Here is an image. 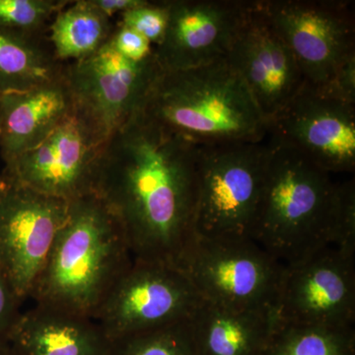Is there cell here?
I'll list each match as a JSON object with an SVG mask.
<instances>
[{"label":"cell","instance_id":"2","mask_svg":"<svg viewBox=\"0 0 355 355\" xmlns=\"http://www.w3.org/2000/svg\"><path fill=\"white\" fill-rule=\"evenodd\" d=\"M268 139L252 240L289 265L331 247L340 183L295 147L275 135Z\"/></svg>","mask_w":355,"mask_h":355},{"label":"cell","instance_id":"13","mask_svg":"<svg viewBox=\"0 0 355 355\" xmlns=\"http://www.w3.org/2000/svg\"><path fill=\"white\" fill-rule=\"evenodd\" d=\"M275 135L324 171L345 174L355 169V105L306 83L272 121Z\"/></svg>","mask_w":355,"mask_h":355},{"label":"cell","instance_id":"16","mask_svg":"<svg viewBox=\"0 0 355 355\" xmlns=\"http://www.w3.org/2000/svg\"><path fill=\"white\" fill-rule=\"evenodd\" d=\"M6 343L20 355H110L112 349L92 317L34 302Z\"/></svg>","mask_w":355,"mask_h":355},{"label":"cell","instance_id":"31","mask_svg":"<svg viewBox=\"0 0 355 355\" xmlns=\"http://www.w3.org/2000/svg\"><path fill=\"white\" fill-rule=\"evenodd\" d=\"M4 184H6L4 180L2 179L1 175H0V195H1L2 191H3Z\"/></svg>","mask_w":355,"mask_h":355},{"label":"cell","instance_id":"11","mask_svg":"<svg viewBox=\"0 0 355 355\" xmlns=\"http://www.w3.org/2000/svg\"><path fill=\"white\" fill-rule=\"evenodd\" d=\"M354 261L327 247L284 265L273 302L277 324L354 327Z\"/></svg>","mask_w":355,"mask_h":355},{"label":"cell","instance_id":"25","mask_svg":"<svg viewBox=\"0 0 355 355\" xmlns=\"http://www.w3.org/2000/svg\"><path fill=\"white\" fill-rule=\"evenodd\" d=\"M119 24L130 28L148 40L153 46H158L164 37L168 23L167 2L144 3L121 14Z\"/></svg>","mask_w":355,"mask_h":355},{"label":"cell","instance_id":"1","mask_svg":"<svg viewBox=\"0 0 355 355\" xmlns=\"http://www.w3.org/2000/svg\"><path fill=\"white\" fill-rule=\"evenodd\" d=\"M200 147L142 113L105 140L93 193L120 223L135 261L176 266L193 234Z\"/></svg>","mask_w":355,"mask_h":355},{"label":"cell","instance_id":"30","mask_svg":"<svg viewBox=\"0 0 355 355\" xmlns=\"http://www.w3.org/2000/svg\"><path fill=\"white\" fill-rule=\"evenodd\" d=\"M0 355H20L10 347L7 343L0 345Z\"/></svg>","mask_w":355,"mask_h":355},{"label":"cell","instance_id":"14","mask_svg":"<svg viewBox=\"0 0 355 355\" xmlns=\"http://www.w3.org/2000/svg\"><path fill=\"white\" fill-rule=\"evenodd\" d=\"M226 60L244 81L270 128L307 83L261 1H253Z\"/></svg>","mask_w":355,"mask_h":355},{"label":"cell","instance_id":"10","mask_svg":"<svg viewBox=\"0 0 355 355\" xmlns=\"http://www.w3.org/2000/svg\"><path fill=\"white\" fill-rule=\"evenodd\" d=\"M261 6L308 84L323 86L343 60L355 53L352 2L261 0Z\"/></svg>","mask_w":355,"mask_h":355},{"label":"cell","instance_id":"9","mask_svg":"<svg viewBox=\"0 0 355 355\" xmlns=\"http://www.w3.org/2000/svg\"><path fill=\"white\" fill-rule=\"evenodd\" d=\"M4 183L0 195V270L25 302L67 220L69 202Z\"/></svg>","mask_w":355,"mask_h":355},{"label":"cell","instance_id":"12","mask_svg":"<svg viewBox=\"0 0 355 355\" xmlns=\"http://www.w3.org/2000/svg\"><path fill=\"white\" fill-rule=\"evenodd\" d=\"M104 142L73 108L38 146L4 163L2 179L72 202L93 193Z\"/></svg>","mask_w":355,"mask_h":355},{"label":"cell","instance_id":"19","mask_svg":"<svg viewBox=\"0 0 355 355\" xmlns=\"http://www.w3.org/2000/svg\"><path fill=\"white\" fill-rule=\"evenodd\" d=\"M46 32L0 26V96L28 90L64 74Z\"/></svg>","mask_w":355,"mask_h":355},{"label":"cell","instance_id":"5","mask_svg":"<svg viewBox=\"0 0 355 355\" xmlns=\"http://www.w3.org/2000/svg\"><path fill=\"white\" fill-rule=\"evenodd\" d=\"M200 147L193 233L252 239L265 180L266 139Z\"/></svg>","mask_w":355,"mask_h":355},{"label":"cell","instance_id":"21","mask_svg":"<svg viewBox=\"0 0 355 355\" xmlns=\"http://www.w3.org/2000/svg\"><path fill=\"white\" fill-rule=\"evenodd\" d=\"M263 355H355L354 327L277 324Z\"/></svg>","mask_w":355,"mask_h":355},{"label":"cell","instance_id":"29","mask_svg":"<svg viewBox=\"0 0 355 355\" xmlns=\"http://www.w3.org/2000/svg\"><path fill=\"white\" fill-rule=\"evenodd\" d=\"M91 3L99 9L102 13L113 18L114 15H121L130 9L144 3V0H90Z\"/></svg>","mask_w":355,"mask_h":355},{"label":"cell","instance_id":"4","mask_svg":"<svg viewBox=\"0 0 355 355\" xmlns=\"http://www.w3.org/2000/svg\"><path fill=\"white\" fill-rule=\"evenodd\" d=\"M140 113L198 146L261 142L270 133L251 93L226 58L161 72Z\"/></svg>","mask_w":355,"mask_h":355},{"label":"cell","instance_id":"26","mask_svg":"<svg viewBox=\"0 0 355 355\" xmlns=\"http://www.w3.org/2000/svg\"><path fill=\"white\" fill-rule=\"evenodd\" d=\"M109 43L123 57L132 62H144L154 55L153 44L148 40L121 24L114 28Z\"/></svg>","mask_w":355,"mask_h":355},{"label":"cell","instance_id":"6","mask_svg":"<svg viewBox=\"0 0 355 355\" xmlns=\"http://www.w3.org/2000/svg\"><path fill=\"white\" fill-rule=\"evenodd\" d=\"M203 301L232 309L273 310L284 265L250 238L193 233L178 261Z\"/></svg>","mask_w":355,"mask_h":355},{"label":"cell","instance_id":"27","mask_svg":"<svg viewBox=\"0 0 355 355\" xmlns=\"http://www.w3.org/2000/svg\"><path fill=\"white\" fill-rule=\"evenodd\" d=\"M319 88L342 101L355 105V53L345 58L330 80Z\"/></svg>","mask_w":355,"mask_h":355},{"label":"cell","instance_id":"23","mask_svg":"<svg viewBox=\"0 0 355 355\" xmlns=\"http://www.w3.org/2000/svg\"><path fill=\"white\" fill-rule=\"evenodd\" d=\"M64 0H0V26L24 32L48 31Z\"/></svg>","mask_w":355,"mask_h":355},{"label":"cell","instance_id":"17","mask_svg":"<svg viewBox=\"0 0 355 355\" xmlns=\"http://www.w3.org/2000/svg\"><path fill=\"white\" fill-rule=\"evenodd\" d=\"M72 111L73 101L64 70L55 80L0 96V156L3 163L38 146Z\"/></svg>","mask_w":355,"mask_h":355},{"label":"cell","instance_id":"18","mask_svg":"<svg viewBox=\"0 0 355 355\" xmlns=\"http://www.w3.org/2000/svg\"><path fill=\"white\" fill-rule=\"evenodd\" d=\"M189 324L197 355H263L277 321L270 308L232 309L202 300Z\"/></svg>","mask_w":355,"mask_h":355},{"label":"cell","instance_id":"24","mask_svg":"<svg viewBox=\"0 0 355 355\" xmlns=\"http://www.w3.org/2000/svg\"><path fill=\"white\" fill-rule=\"evenodd\" d=\"M331 247L345 256L355 257V183L354 179L340 183L338 202L331 233Z\"/></svg>","mask_w":355,"mask_h":355},{"label":"cell","instance_id":"8","mask_svg":"<svg viewBox=\"0 0 355 355\" xmlns=\"http://www.w3.org/2000/svg\"><path fill=\"white\" fill-rule=\"evenodd\" d=\"M161 72L155 55L132 62L109 41L93 55L64 67L74 110L103 140L140 113Z\"/></svg>","mask_w":355,"mask_h":355},{"label":"cell","instance_id":"15","mask_svg":"<svg viewBox=\"0 0 355 355\" xmlns=\"http://www.w3.org/2000/svg\"><path fill=\"white\" fill-rule=\"evenodd\" d=\"M164 37L154 46L162 71L214 64L227 57L253 1L169 0Z\"/></svg>","mask_w":355,"mask_h":355},{"label":"cell","instance_id":"3","mask_svg":"<svg viewBox=\"0 0 355 355\" xmlns=\"http://www.w3.org/2000/svg\"><path fill=\"white\" fill-rule=\"evenodd\" d=\"M133 261L116 217L94 193L69 202V216L30 299L92 317Z\"/></svg>","mask_w":355,"mask_h":355},{"label":"cell","instance_id":"7","mask_svg":"<svg viewBox=\"0 0 355 355\" xmlns=\"http://www.w3.org/2000/svg\"><path fill=\"white\" fill-rule=\"evenodd\" d=\"M202 299L177 266L135 261L93 315L114 343L188 320Z\"/></svg>","mask_w":355,"mask_h":355},{"label":"cell","instance_id":"22","mask_svg":"<svg viewBox=\"0 0 355 355\" xmlns=\"http://www.w3.org/2000/svg\"><path fill=\"white\" fill-rule=\"evenodd\" d=\"M110 355H197L189 319L112 343Z\"/></svg>","mask_w":355,"mask_h":355},{"label":"cell","instance_id":"28","mask_svg":"<svg viewBox=\"0 0 355 355\" xmlns=\"http://www.w3.org/2000/svg\"><path fill=\"white\" fill-rule=\"evenodd\" d=\"M22 303L24 302L18 297L0 270V345L6 342L7 336L22 312Z\"/></svg>","mask_w":355,"mask_h":355},{"label":"cell","instance_id":"20","mask_svg":"<svg viewBox=\"0 0 355 355\" xmlns=\"http://www.w3.org/2000/svg\"><path fill=\"white\" fill-rule=\"evenodd\" d=\"M114 31L111 18L90 0L69 1L51 21L48 38L62 62H73L93 55L109 41Z\"/></svg>","mask_w":355,"mask_h":355}]
</instances>
